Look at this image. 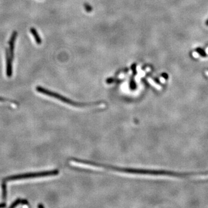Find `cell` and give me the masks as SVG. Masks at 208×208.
<instances>
[{
  "label": "cell",
  "instance_id": "obj_6",
  "mask_svg": "<svg viewBox=\"0 0 208 208\" xmlns=\"http://www.w3.org/2000/svg\"><path fill=\"white\" fill-rule=\"evenodd\" d=\"M31 33L33 35L34 39L36 40V43L38 45H40L42 43V40H41L40 36H39L37 31L36 30V28L34 27H31L30 28Z\"/></svg>",
  "mask_w": 208,
  "mask_h": 208
},
{
  "label": "cell",
  "instance_id": "obj_11",
  "mask_svg": "<svg viewBox=\"0 0 208 208\" xmlns=\"http://www.w3.org/2000/svg\"><path fill=\"white\" fill-rule=\"evenodd\" d=\"M38 208H44V206L42 204H40L38 205Z\"/></svg>",
  "mask_w": 208,
  "mask_h": 208
},
{
  "label": "cell",
  "instance_id": "obj_1",
  "mask_svg": "<svg viewBox=\"0 0 208 208\" xmlns=\"http://www.w3.org/2000/svg\"><path fill=\"white\" fill-rule=\"evenodd\" d=\"M36 90L37 92L40 93L41 94H45L47 96H51L53 98H55L58 100H60L61 101L66 103V104L70 105L72 106L75 107H79V108H85V107H98V106H103L105 105V104L103 102H93V103H80L78 102L74 101L69 98H67L66 96H62L60 94L51 92L49 90H47L44 89L43 87L41 86H37L36 87Z\"/></svg>",
  "mask_w": 208,
  "mask_h": 208
},
{
  "label": "cell",
  "instance_id": "obj_5",
  "mask_svg": "<svg viewBox=\"0 0 208 208\" xmlns=\"http://www.w3.org/2000/svg\"><path fill=\"white\" fill-rule=\"evenodd\" d=\"M19 204H21V205H27L28 206H30L29 205V202L26 199H21L20 198H18L15 201H14L13 203L10 205V208H15L17 205H19Z\"/></svg>",
  "mask_w": 208,
  "mask_h": 208
},
{
  "label": "cell",
  "instance_id": "obj_4",
  "mask_svg": "<svg viewBox=\"0 0 208 208\" xmlns=\"http://www.w3.org/2000/svg\"><path fill=\"white\" fill-rule=\"evenodd\" d=\"M6 75L10 78L12 75V59L10 58V54L8 49H6Z\"/></svg>",
  "mask_w": 208,
  "mask_h": 208
},
{
  "label": "cell",
  "instance_id": "obj_2",
  "mask_svg": "<svg viewBox=\"0 0 208 208\" xmlns=\"http://www.w3.org/2000/svg\"><path fill=\"white\" fill-rule=\"evenodd\" d=\"M59 173V171L57 169H55L52 171H44V172H40L27 173H23L9 176L5 178L4 180L7 181H14L19 179H29V178H40V177H45V176H55Z\"/></svg>",
  "mask_w": 208,
  "mask_h": 208
},
{
  "label": "cell",
  "instance_id": "obj_7",
  "mask_svg": "<svg viewBox=\"0 0 208 208\" xmlns=\"http://www.w3.org/2000/svg\"><path fill=\"white\" fill-rule=\"evenodd\" d=\"M2 199L4 201H5L6 199V196H7V190H6V181L4 180H3L2 183Z\"/></svg>",
  "mask_w": 208,
  "mask_h": 208
},
{
  "label": "cell",
  "instance_id": "obj_9",
  "mask_svg": "<svg viewBox=\"0 0 208 208\" xmlns=\"http://www.w3.org/2000/svg\"><path fill=\"white\" fill-rule=\"evenodd\" d=\"M2 101H8L9 102H11V103H12V104H15V105H18V104H19L17 102H16L15 101H13V100H9V99H7V98H3V97L0 96V102Z\"/></svg>",
  "mask_w": 208,
  "mask_h": 208
},
{
  "label": "cell",
  "instance_id": "obj_8",
  "mask_svg": "<svg viewBox=\"0 0 208 208\" xmlns=\"http://www.w3.org/2000/svg\"><path fill=\"white\" fill-rule=\"evenodd\" d=\"M196 51L198 53V54L201 56V57H206V53H205V51H203V49H202L200 47H198L197 49H196Z\"/></svg>",
  "mask_w": 208,
  "mask_h": 208
},
{
  "label": "cell",
  "instance_id": "obj_10",
  "mask_svg": "<svg viewBox=\"0 0 208 208\" xmlns=\"http://www.w3.org/2000/svg\"><path fill=\"white\" fill-rule=\"evenodd\" d=\"M6 206V203L5 202L0 203V208H4Z\"/></svg>",
  "mask_w": 208,
  "mask_h": 208
},
{
  "label": "cell",
  "instance_id": "obj_3",
  "mask_svg": "<svg viewBox=\"0 0 208 208\" xmlns=\"http://www.w3.org/2000/svg\"><path fill=\"white\" fill-rule=\"evenodd\" d=\"M17 32L16 31H14L12 32V34L10 37V40L9 41V54H10V57L12 59V60H13L14 59V50H15V44L16 39L17 37Z\"/></svg>",
  "mask_w": 208,
  "mask_h": 208
},
{
  "label": "cell",
  "instance_id": "obj_12",
  "mask_svg": "<svg viewBox=\"0 0 208 208\" xmlns=\"http://www.w3.org/2000/svg\"><path fill=\"white\" fill-rule=\"evenodd\" d=\"M206 25H208V21H206Z\"/></svg>",
  "mask_w": 208,
  "mask_h": 208
}]
</instances>
